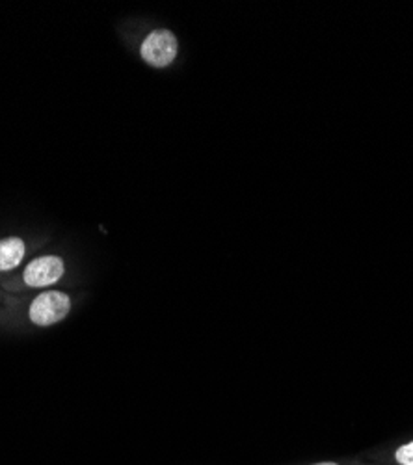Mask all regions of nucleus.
<instances>
[{"label":"nucleus","instance_id":"obj_3","mask_svg":"<svg viewBox=\"0 0 413 465\" xmlns=\"http://www.w3.org/2000/svg\"><path fill=\"white\" fill-rule=\"evenodd\" d=\"M45 235L38 238L19 233L0 237V279L15 274L32 257L34 249L45 246Z\"/></svg>","mask_w":413,"mask_h":465},{"label":"nucleus","instance_id":"obj_1","mask_svg":"<svg viewBox=\"0 0 413 465\" xmlns=\"http://www.w3.org/2000/svg\"><path fill=\"white\" fill-rule=\"evenodd\" d=\"M67 274V259L58 252L32 256L15 274L0 279L8 291H49L58 287Z\"/></svg>","mask_w":413,"mask_h":465},{"label":"nucleus","instance_id":"obj_7","mask_svg":"<svg viewBox=\"0 0 413 465\" xmlns=\"http://www.w3.org/2000/svg\"><path fill=\"white\" fill-rule=\"evenodd\" d=\"M3 298H5V295H3V287H0V305H3Z\"/></svg>","mask_w":413,"mask_h":465},{"label":"nucleus","instance_id":"obj_6","mask_svg":"<svg viewBox=\"0 0 413 465\" xmlns=\"http://www.w3.org/2000/svg\"><path fill=\"white\" fill-rule=\"evenodd\" d=\"M309 465H361V463H344V461H319V463H309Z\"/></svg>","mask_w":413,"mask_h":465},{"label":"nucleus","instance_id":"obj_4","mask_svg":"<svg viewBox=\"0 0 413 465\" xmlns=\"http://www.w3.org/2000/svg\"><path fill=\"white\" fill-rule=\"evenodd\" d=\"M138 53H140V58L148 65L155 69H164L176 62L179 54V40L178 35L168 28H155L149 34H146Z\"/></svg>","mask_w":413,"mask_h":465},{"label":"nucleus","instance_id":"obj_5","mask_svg":"<svg viewBox=\"0 0 413 465\" xmlns=\"http://www.w3.org/2000/svg\"><path fill=\"white\" fill-rule=\"evenodd\" d=\"M395 461L397 465H413V441L400 445L395 450Z\"/></svg>","mask_w":413,"mask_h":465},{"label":"nucleus","instance_id":"obj_2","mask_svg":"<svg viewBox=\"0 0 413 465\" xmlns=\"http://www.w3.org/2000/svg\"><path fill=\"white\" fill-rule=\"evenodd\" d=\"M73 309V296L67 291L49 289L38 291L26 304L28 325L36 328H51L63 322Z\"/></svg>","mask_w":413,"mask_h":465}]
</instances>
